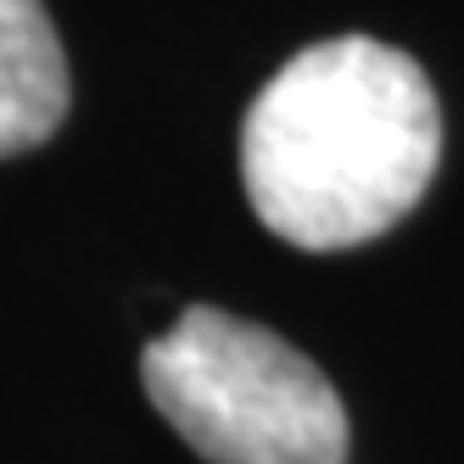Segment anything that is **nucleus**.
I'll return each mask as SVG.
<instances>
[{
	"instance_id": "2",
	"label": "nucleus",
	"mask_w": 464,
	"mask_h": 464,
	"mask_svg": "<svg viewBox=\"0 0 464 464\" xmlns=\"http://www.w3.org/2000/svg\"><path fill=\"white\" fill-rule=\"evenodd\" d=\"M157 414L208 464H347V409L314 358L224 308H185L140 353Z\"/></svg>"
},
{
	"instance_id": "1",
	"label": "nucleus",
	"mask_w": 464,
	"mask_h": 464,
	"mask_svg": "<svg viewBox=\"0 0 464 464\" xmlns=\"http://www.w3.org/2000/svg\"><path fill=\"white\" fill-rule=\"evenodd\" d=\"M437 162L442 112L425 68L363 34L296 51L241 123L246 202L303 252L386 236L420 208Z\"/></svg>"
},
{
	"instance_id": "3",
	"label": "nucleus",
	"mask_w": 464,
	"mask_h": 464,
	"mask_svg": "<svg viewBox=\"0 0 464 464\" xmlns=\"http://www.w3.org/2000/svg\"><path fill=\"white\" fill-rule=\"evenodd\" d=\"M68 118V56L40 0H0V157L45 146Z\"/></svg>"
}]
</instances>
